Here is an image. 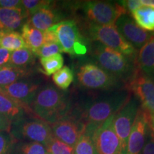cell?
<instances>
[{
  "label": "cell",
  "instance_id": "obj_23",
  "mask_svg": "<svg viewBox=\"0 0 154 154\" xmlns=\"http://www.w3.org/2000/svg\"><path fill=\"white\" fill-rule=\"evenodd\" d=\"M134 22L143 29L154 32V8L142 5L131 13Z\"/></svg>",
  "mask_w": 154,
  "mask_h": 154
},
{
  "label": "cell",
  "instance_id": "obj_10",
  "mask_svg": "<svg viewBox=\"0 0 154 154\" xmlns=\"http://www.w3.org/2000/svg\"><path fill=\"white\" fill-rule=\"evenodd\" d=\"M126 88L139 101L145 111L149 124L154 122V81L140 72L130 82L125 84Z\"/></svg>",
  "mask_w": 154,
  "mask_h": 154
},
{
  "label": "cell",
  "instance_id": "obj_26",
  "mask_svg": "<svg viewBox=\"0 0 154 154\" xmlns=\"http://www.w3.org/2000/svg\"><path fill=\"white\" fill-rule=\"evenodd\" d=\"M11 154H48L43 144L32 141H16L11 149Z\"/></svg>",
  "mask_w": 154,
  "mask_h": 154
},
{
  "label": "cell",
  "instance_id": "obj_22",
  "mask_svg": "<svg viewBox=\"0 0 154 154\" xmlns=\"http://www.w3.org/2000/svg\"><path fill=\"white\" fill-rule=\"evenodd\" d=\"M36 55L28 48L17 50L11 52L7 66L21 69L33 68L35 63Z\"/></svg>",
  "mask_w": 154,
  "mask_h": 154
},
{
  "label": "cell",
  "instance_id": "obj_12",
  "mask_svg": "<svg viewBox=\"0 0 154 154\" xmlns=\"http://www.w3.org/2000/svg\"><path fill=\"white\" fill-rule=\"evenodd\" d=\"M50 126L54 137L74 148L86 126L80 119L69 116L50 124Z\"/></svg>",
  "mask_w": 154,
  "mask_h": 154
},
{
  "label": "cell",
  "instance_id": "obj_35",
  "mask_svg": "<svg viewBox=\"0 0 154 154\" xmlns=\"http://www.w3.org/2000/svg\"><path fill=\"white\" fill-rule=\"evenodd\" d=\"M22 1L19 0H0V8H22Z\"/></svg>",
  "mask_w": 154,
  "mask_h": 154
},
{
  "label": "cell",
  "instance_id": "obj_6",
  "mask_svg": "<svg viewBox=\"0 0 154 154\" xmlns=\"http://www.w3.org/2000/svg\"><path fill=\"white\" fill-rule=\"evenodd\" d=\"M9 134L17 141L36 142L45 146L54 137L50 125L34 116L13 121Z\"/></svg>",
  "mask_w": 154,
  "mask_h": 154
},
{
  "label": "cell",
  "instance_id": "obj_7",
  "mask_svg": "<svg viewBox=\"0 0 154 154\" xmlns=\"http://www.w3.org/2000/svg\"><path fill=\"white\" fill-rule=\"evenodd\" d=\"M49 29L57 34L63 52L75 57H82L88 52V39L81 33L76 20H63L49 28Z\"/></svg>",
  "mask_w": 154,
  "mask_h": 154
},
{
  "label": "cell",
  "instance_id": "obj_9",
  "mask_svg": "<svg viewBox=\"0 0 154 154\" xmlns=\"http://www.w3.org/2000/svg\"><path fill=\"white\" fill-rule=\"evenodd\" d=\"M140 106L139 101L134 95L114 115L113 128L119 140V154H127V146L135 119Z\"/></svg>",
  "mask_w": 154,
  "mask_h": 154
},
{
  "label": "cell",
  "instance_id": "obj_3",
  "mask_svg": "<svg viewBox=\"0 0 154 154\" xmlns=\"http://www.w3.org/2000/svg\"><path fill=\"white\" fill-rule=\"evenodd\" d=\"M90 49V54L99 66L119 79L125 84L139 72L136 59L127 57L98 42L92 44Z\"/></svg>",
  "mask_w": 154,
  "mask_h": 154
},
{
  "label": "cell",
  "instance_id": "obj_29",
  "mask_svg": "<svg viewBox=\"0 0 154 154\" xmlns=\"http://www.w3.org/2000/svg\"><path fill=\"white\" fill-rule=\"evenodd\" d=\"M49 154H74V148L53 137L46 146Z\"/></svg>",
  "mask_w": 154,
  "mask_h": 154
},
{
  "label": "cell",
  "instance_id": "obj_30",
  "mask_svg": "<svg viewBox=\"0 0 154 154\" xmlns=\"http://www.w3.org/2000/svg\"><path fill=\"white\" fill-rule=\"evenodd\" d=\"M23 7L27 11L29 16L38 10L52 7L54 2L49 0H23L22 1Z\"/></svg>",
  "mask_w": 154,
  "mask_h": 154
},
{
  "label": "cell",
  "instance_id": "obj_5",
  "mask_svg": "<svg viewBox=\"0 0 154 154\" xmlns=\"http://www.w3.org/2000/svg\"><path fill=\"white\" fill-rule=\"evenodd\" d=\"M76 79L80 87L86 90L106 91L125 87L122 81L92 62L84 63L78 67Z\"/></svg>",
  "mask_w": 154,
  "mask_h": 154
},
{
  "label": "cell",
  "instance_id": "obj_38",
  "mask_svg": "<svg viewBox=\"0 0 154 154\" xmlns=\"http://www.w3.org/2000/svg\"><path fill=\"white\" fill-rule=\"evenodd\" d=\"M142 5L154 8V0H140Z\"/></svg>",
  "mask_w": 154,
  "mask_h": 154
},
{
  "label": "cell",
  "instance_id": "obj_20",
  "mask_svg": "<svg viewBox=\"0 0 154 154\" xmlns=\"http://www.w3.org/2000/svg\"><path fill=\"white\" fill-rule=\"evenodd\" d=\"M35 74L36 70L34 68L21 69L7 65L0 67V88Z\"/></svg>",
  "mask_w": 154,
  "mask_h": 154
},
{
  "label": "cell",
  "instance_id": "obj_32",
  "mask_svg": "<svg viewBox=\"0 0 154 154\" xmlns=\"http://www.w3.org/2000/svg\"><path fill=\"white\" fill-rule=\"evenodd\" d=\"M16 141L9 133L0 132V154H11L12 146Z\"/></svg>",
  "mask_w": 154,
  "mask_h": 154
},
{
  "label": "cell",
  "instance_id": "obj_17",
  "mask_svg": "<svg viewBox=\"0 0 154 154\" xmlns=\"http://www.w3.org/2000/svg\"><path fill=\"white\" fill-rule=\"evenodd\" d=\"M55 5L56 3L52 7L42 9L31 15L27 21L29 24L38 30L44 32L54 25L62 22L63 15L59 9L56 8Z\"/></svg>",
  "mask_w": 154,
  "mask_h": 154
},
{
  "label": "cell",
  "instance_id": "obj_1",
  "mask_svg": "<svg viewBox=\"0 0 154 154\" xmlns=\"http://www.w3.org/2000/svg\"><path fill=\"white\" fill-rule=\"evenodd\" d=\"M131 96V94L123 88L85 96L74 104L72 116L80 119L86 128L95 131L124 106Z\"/></svg>",
  "mask_w": 154,
  "mask_h": 154
},
{
  "label": "cell",
  "instance_id": "obj_21",
  "mask_svg": "<svg viewBox=\"0 0 154 154\" xmlns=\"http://www.w3.org/2000/svg\"><path fill=\"white\" fill-rule=\"evenodd\" d=\"M21 35L28 49L35 54L44 44V32L33 27L28 22L23 25Z\"/></svg>",
  "mask_w": 154,
  "mask_h": 154
},
{
  "label": "cell",
  "instance_id": "obj_16",
  "mask_svg": "<svg viewBox=\"0 0 154 154\" xmlns=\"http://www.w3.org/2000/svg\"><path fill=\"white\" fill-rule=\"evenodd\" d=\"M29 17V14L24 7L0 8V31L2 33L20 31Z\"/></svg>",
  "mask_w": 154,
  "mask_h": 154
},
{
  "label": "cell",
  "instance_id": "obj_24",
  "mask_svg": "<svg viewBox=\"0 0 154 154\" xmlns=\"http://www.w3.org/2000/svg\"><path fill=\"white\" fill-rule=\"evenodd\" d=\"M95 131L86 128L74 147V154H98L94 141Z\"/></svg>",
  "mask_w": 154,
  "mask_h": 154
},
{
  "label": "cell",
  "instance_id": "obj_27",
  "mask_svg": "<svg viewBox=\"0 0 154 154\" xmlns=\"http://www.w3.org/2000/svg\"><path fill=\"white\" fill-rule=\"evenodd\" d=\"M42 73L47 76L54 74L63 67V57L61 54H57L51 57L40 58Z\"/></svg>",
  "mask_w": 154,
  "mask_h": 154
},
{
  "label": "cell",
  "instance_id": "obj_2",
  "mask_svg": "<svg viewBox=\"0 0 154 154\" xmlns=\"http://www.w3.org/2000/svg\"><path fill=\"white\" fill-rule=\"evenodd\" d=\"M29 107L36 117L50 125L72 116L74 103L66 92L51 84H44L38 90Z\"/></svg>",
  "mask_w": 154,
  "mask_h": 154
},
{
  "label": "cell",
  "instance_id": "obj_8",
  "mask_svg": "<svg viewBox=\"0 0 154 154\" xmlns=\"http://www.w3.org/2000/svg\"><path fill=\"white\" fill-rule=\"evenodd\" d=\"M80 7L87 21L100 25H115L119 17L128 14L119 2L85 1L81 2Z\"/></svg>",
  "mask_w": 154,
  "mask_h": 154
},
{
  "label": "cell",
  "instance_id": "obj_34",
  "mask_svg": "<svg viewBox=\"0 0 154 154\" xmlns=\"http://www.w3.org/2000/svg\"><path fill=\"white\" fill-rule=\"evenodd\" d=\"M119 3L121 5L126 9V10L128 11V14L129 12L131 13L138 7H141L142 4L140 3V0H126V1H119Z\"/></svg>",
  "mask_w": 154,
  "mask_h": 154
},
{
  "label": "cell",
  "instance_id": "obj_19",
  "mask_svg": "<svg viewBox=\"0 0 154 154\" xmlns=\"http://www.w3.org/2000/svg\"><path fill=\"white\" fill-rule=\"evenodd\" d=\"M136 62L141 73L149 76L154 74V38L146 42L139 49Z\"/></svg>",
  "mask_w": 154,
  "mask_h": 154
},
{
  "label": "cell",
  "instance_id": "obj_37",
  "mask_svg": "<svg viewBox=\"0 0 154 154\" xmlns=\"http://www.w3.org/2000/svg\"><path fill=\"white\" fill-rule=\"evenodd\" d=\"M11 52L8 50L0 47V67L6 66L8 63Z\"/></svg>",
  "mask_w": 154,
  "mask_h": 154
},
{
  "label": "cell",
  "instance_id": "obj_28",
  "mask_svg": "<svg viewBox=\"0 0 154 154\" xmlns=\"http://www.w3.org/2000/svg\"><path fill=\"white\" fill-rule=\"evenodd\" d=\"M74 74L72 69L69 66H63L52 76V81L60 90H67L73 82Z\"/></svg>",
  "mask_w": 154,
  "mask_h": 154
},
{
  "label": "cell",
  "instance_id": "obj_11",
  "mask_svg": "<svg viewBox=\"0 0 154 154\" xmlns=\"http://www.w3.org/2000/svg\"><path fill=\"white\" fill-rule=\"evenodd\" d=\"M44 83L43 78L35 74L0 88V92L19 103L29 106L38 90L44 85Z\"/></svg>",
  "mask_w": 154,
  "mask_h": 154
},
{
  "label": "cell",
  "instance_id": "obj_40",
  "mask_svg": "<svg viewBox=\"0 0 154 154\" xmlns=\"http://www.w3.org/2000/svg\"><path fill=\"white\" fill-rule=\"evenodd\" d=\"M2 32L1 31H0V37H1V36H2Z\"/></svg>",
  "mask_w": 154,
  "mask_h": 154
},
{
  "label": "cell",
  "instance_id": "obj_14",
  "mask_svg": "<svg viewBox=\"0 0 154 154\" xmlns=\"http://www.w3.org/2000/svg\"><path fill=\"white\" fill-rule=\"evenodd\" d=\"M111 116L96 128L94 134V141L98 154H119V140L113 128Z\"/></svg>",
  "mask_w": 154,
  "mask_h": 154
},
{
  "label": "cell",
  "instance_id": "obj_18",
  "mask_svg": "<svg viewBox=\"0 0 154 154\" xmlns=\"http://www.w3.org/2000/svg\"><path fill=\"white\" fill-rule=\"evenodd\" d=\"M0 114L8 119L11 123L25 116H34L29 106L19 103L1 92Z\"/></svg>",
  "mask_w": 154,
  "mask_h": 154
},
{
  "label": "cell",
  "instance_id": "obj_39",
  "mask_svg": "<svg viewBox=\"0 0 154 154\" xmlns=\"http://www.w3.org/2000/svg\"><path fill=\"white\" fill-rule=\"evenodd\" d=\"M149 126L151 127V128L152 129V131H153L154 132V122L151 123V124H149Z\"/></svg>",
  "mask_w": 154,
  "mask_h": 154
},
{
  "label": "cell",
  "instance_id": "obj_15",
  "mask_svg": "<svg viewBox=\"0 0 154 154\" xmlns=\"http://www.w3.org/2000/svg\"><path fill=\"white\" fill-rule=\"evenodd\" d=\"M149 127L147 115L140 106L128 138L127 154H140L145 144Z\"/></svg>",
  "mask_w": 154,
  "mask_h": 154
},
{
  "label": "cell",
  "instance_id": "obj_33",
  "mask_svg": "<svg viewBox=\"0 0 154 154\" xmlns=\"http://www.w3.org/2000/svg\"><path fill=\"white\" fill-rule=\"evenodd\" d=\"M140 154H154V132L149 127L146 140Z\"/></svg>",
  "mask_w": 154,
  "mask_h": 154
},
{
  "label": "cell",
  "instance_id": "obj_36",
  "mask_svg": "<svg viewBox=\"0 0 154 154\" xmlns=\"http://www.w3.org/2000/svg\"><path fill=\"white\" fill-rule=\"evenodd\" d=\"M11 122L8 119L0 114V132L9 133L11 130Z\"/></svg>",
  "mask_w": 154,
  "mask_h": 154
},
{
  "label": "cell",
  "instance_id": "obj_41",
  "mask_svg": "<svg viewBox=\"0 0 154 154\" xmlns=\"http://www.w3.org/2000/svg\"><path fill=\"white\" fill-rule=\"evenodd\" d=\"M48 154H49V153H48Z\"/></svg>",
  "mask_w": 154,
  "mask_h": 154
},
{
  "label": "cell",
  "instance_id": "obj_31",
  "mask_svg": "<svg viewBox=\"0 0 154 154\" xmlns=\"http://www.w3.org/2000/svg\"><path fill=\"white\" fill-rule=\"evenodd\" d=\"M61 52H63V50L59 42H55V43L44 44L34 54L40 58H46L57 54H61Z\"/></svg>",
  "mask_w": 154,
  "mask_h": 154
},
{
  "label": "cell",
  "instance_id": "obj_13",
  "mask_svg": "<svg viewBox=\"0 0 154 154\" xmlns=\"http://www.w3.org/2000/svg\"><path fill=\"white\" fill-rule=\"evenodd\" d=\"M115 26L123 37L135 49H140L146 42L154 38V32H149L140 28L128 14L119 17Z\"/></svg>",
  "mask_w": 154,
  "mask_h": 154
},
{
  "label": "cell",
  "instance_id": "obj_4",
  "mask_svg": "<svg viewBox=\"0 0 154 154\" xmlns=\"http://www.w3.org/2000/svg\"><path fill=\"white\" fill-rule=\"evenodd\" d=\"M79 23L81 33L86 39L98 42L127 57L136 59V49L123 37L115 25L96 24L86 19Z\"/></svg>",
  "mask_w": 154,
  "mask_h": 154
},
{
  "label": "cell",
  "instance_id": "obj_25",
  "mask_svg": "<svg viewBox=\"0 0 154 154\" xmlns=\"http://www.w3.org/2000/svg\"><path fill=\"white\" fill-rule=\"evenodd\" d=\"M0 47L8 50L10 52L27 48L24 40L19 32L2 34L0 37Z\"/></svg>",
  "mask_w": 154,
  "mask_h": 154
}]
</instances>
